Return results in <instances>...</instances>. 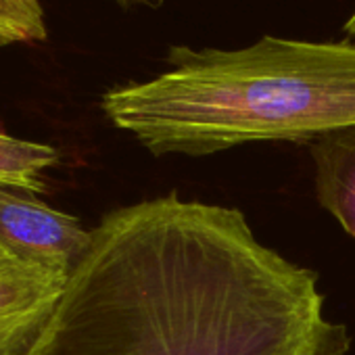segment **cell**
<instances>
[{"label": "cell", "instance_id": "1", "mask_svg": "<svg viewBox=\"0 0 355 355\" xmlns=\"http://www.w3.org/2000/svg\"><path fill=\"white\" fill-rule=\"evenodd\" d=\"M324 303L241 209L169 193L103 216L30 355H347Z\"/></svg>", "mask_w": 355, "mask_h": 355}, {"label": "cell", "instance_id": "2", "mask_svg": "<svg viewBox=\"0 0 355 355\" xmlns=\"http://www.w3.org/2000/svg\"><path fill=\"white\" fill-rule=\"evenodd\" d=\"M161 73L109 88L107 119L150 155L249 142L313 144L355 128V40L261 36L243 49H167Z\"/></svg>", "mask_w": 355, "mask_h": 355}, {"label": "cell", "instance_id": "3", "mask_svg": "<svg viewBox=\"0 0 355 355\" xmlns=\"http://www.w3.org/2000/svg\"><path fill=\"white\" fill-rule=\"evenodd\" d=\"M92 230L76 216L53 209L36 195L0 191V249L9 255L71 274L90 247Z\"/></svg>", "mask_w": 355, "mask_h": 355}, {"label": "cell", "instance_id": "4", "mask_svg": "<svg viewBox=\"0 0 355 355\" xmlns=\"http://www.w3.org/2000/svg\"><path fill=\"white\" fill-rule=\"evenodd\" d=\"M69 274L21 261L0 249V355H30Z\"/></svg>", "mask_w": 355, "mask_h": 355}, {"label": "cell", "instance_id": "5", "mask_svg": "<svg viewBox=\"0 0 355 355\" xmlns=\"http://www.w3.org/2000/svg\"><path fill=\"white\" fill-rule=\"evenodd\" d=\"M309 155L320 207L355 239V128L309 144Z\"/></svg>", "mask_w": 355, "mask_h": 355}, {"label": "cell", "instance_id": "6", "mask_svg": "<svg viewBox=\"0 0 355 355\" xmlns=\"http://www.w3.org/2000/svg\"><path fill=\"white\" fill-rule=\"evenodd\" d=\"M61 153L44 142L0 132V191L42 195L46 173L57 167Z\"/></svg>", "mask_w": 355, "mask_h": 355}, {"label": "cell", "instance_id": "7", "mask_svg": "<svg viewBox=\"0 0 355 355\" xmlns=\"http://www.w3.org/2000/svg\"><path fill=\"white\" fill-rule=\"evenodd\" d=\"M49 38L42 0H0V49Z\"/></svg>", "mask_w": 355, "mask_h": 355}, {"label": "cell", "instance_id": "8", "mask_svg": "<svg viewBox=\"0 0 355 355\" xmlns=\"http://www.w3.org/2000/svg\"><path fill=\"white\" fill-rule=\"evenodd\" d=\"M113 3L123 9V11H136V9H148V11H157L163 7L165 0H113Z\"/></svg>", "mask_w": 355, "mask_h": 355}, {"label": "cell", "instance_id": "9", "mask_svg": "<svg viewBox=\"0 0 355 355\" xmlns=\"http://www.w3.org/2000/svg\"><path fill=\"white\" fill-rule=\"evenodd\" d=\"M343 34H345V38L355 40V9H353V13L349 15V19L343 24Z\"/></svg>", "mask_w": 355, "mask_h": 355}]
</instances>
